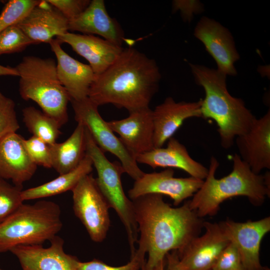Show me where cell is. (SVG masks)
<instances>
[{
    "label": "cell",
    "instance_id": "cell-1",
    "mask_svg": "<svg viewBox=\"0 0 270 270\" xmlns=\"http://www.w3.org/2000/svg\"><path fill=\"white\" fill-rule=\"evenodd\" d=\"M140 237L137 249L148 253L142 270H152L166 261L170 251H179L203 228L202 218L189 206L188 201L172 208L161 194H151L132 200Z\"/></svg>",
    "mask_w": 270,
    "mask_h": 270
},
{
    "label": "cell",
    "instance_id": "cell-2",
    "mask_svg": "<svg viewBox=\"0 0 270 270\" xmlns=\"http://www.w3.org/2000/svg\"><path fill=\"white\" fill-rule=\"evenodd\" d=\"M160 78L154 60L134 48H124L111 66L95 76L88 98L98 106L112 104L130 112L149 108Z\"/></svg>",
    "mask_w": 270,
    "mask_h": 270
},
{
    "label": "cell",
    "instance_id": "cell-3",
    "mask_svg": "<svg viewBox=\"0 0 270 270\" xmlns=\"http://www.w3.org/2000/svg\"><path fill=\"white\" fill-rule=\"evenodd\" d=\"M232 172L216 178L215 174L219 166L217 159L212 156L207 176L200 189L188 200L190 208L200 218L215 215L220 204L226 200L238 196L246 197L252 204L259 206L270 196V174H256L240 158L232 157Z\"/></svg>",
    "mask_w": 270,
    "mask_h": 270
},
{
    "label": "cell",
    "instance_id": "cell-4",
    "mask_svg": "<svg viewBox=\"0 0 270 270\" xmlns=\"http://www.w3.org/2000/svg\"><path fill=\"white\" fill-rule=\"evenodd\" d=\"M190 66L196 82L205 92L200 108L202 118L215 122L221 146L230 148L236 137L246 133L256 118L241 98L229 93L226 76L204 66L190 64Z\"/></svg>",
    "mask_w": 270,
    "mask_h": 270
},
{
    "label": "cell",
    "instance_id": "cell-5",
    "mask_svg": "<svg viewBox=\"0 0 270 270\" xmlns=\"http://www.w3.org/2000/svg\"><path fill=\"white\" fill-rule=\"evenodd\" d=\"M14 68L20 77L21 98L36 102L61 126L66 124L70 98L58 79L54 60L26 56Z\"/></svg>",
    "mask_w": 270,
    "mask_h": 270
},
{
    "label": "cell",
    "instance_id": "cell-6",
    "mask_svg": "<svg viewBox=\"0 0 270 270\" xmlns=\"http://www.w3.org/2000/svg\"><path fill=\"white\" fill-rule=\"evenodd\" d=\"M61 210L54 202L40 200L24 203L0 223V252L20 245L42 244L60 230Z\"/></svg>",
    "mask_w": 270,
    "mask_h": 270
},
{
    "label": "cell",
    "instance_id": "cell-7",
    "mask_svg": "<svg viewBox=\"0 0 270 270\" xmlns=\"http://www.w3.org/2000/svg\"><path fill=\"white\" fill-rule=\"evenodd\" d=\"M86 154L94 166L98 186L110 208L117 213L123 224L128 236L131 255L136 250L138 228L132 202L126 196L122 186L121 176L124 172L120 162H110L92 139L86 128Z\"/></svg>",
    "mask_w": 270,
    "mask_h": 270
},
{
    "label": "cell",
    "instance_id": "cell-8",
    "mask_svg": "<svg viewBox=\"0 0 270 270\" xmlns=\"http://www.w3.org/2000/svg\"><path fill=\"white\" fill-rule=\"evenodd\" d=\"M78 123L82 124L92 139L104 152H109L120 161L124 172L134 180L144 174L139 168L136 156L123 144L100 115L98 106L87 97L80 100H70Z\"/></svg>",
    "mask_w": 270,
    "mask_h": 270
},
{
    "label": "cell",
    "instance_id": "cell-9",
    "mask_svg": "<svg viewBox=\"0 0 270 270\" xmlns=\"http://www.w3.org/2000/svg\"><path fill=\"white\" fill-rule=\"evenodd\" d=\"M73 210L91 240L103 241L110 226L108 202L100 192L96 178L90 174L83 177L72 190Z\"/></svg>",
    "mask_w": 270,
    "mask_h": 270
},
{
    "label": "cell",
    "instance_id": "cell-10",
    "mask_svg": "<svg viewBox=\"0 0 270 270\" xmlns=\"http://www.w3.org/2000/svg\"><path fill=\"white\" fill-rule=\"evenodd\" d=\"M237 248L245 270H270L261 265L260 250L263 237L270 231V217L244 222L226 220L219 223Z\"/></svg>",
    "mask_w": 270,
    "mask_h": 270
},
{
    "label": "cell",
    "instance_id": "cell-11",
    "mask_svg": "<svg viewBox=\"0 0 270 270\" xmlns=\"http://www.w3.org/2000/svg\"><path fill=\"white\" fill-rule=\"evenodd\" d=\"M206 231L176 251L184 270H211L223 250L230 243L219 223L204 222Z\"/></svg>",
    "mask_w": 270,
    "mask_h": 270
},
{
    "label": "cell",
    "instance_id": "cell-12",
    "mask_svg": "<svg viewBox=\"0 0 270 270\" xmlns=\"http://www.w3.org/2000/svg\"><path fill=\"white\" fill-rule=\"evenodd\" d=\"M172 168H167L160 172L144 173L134 181L128 192L130 200L146 194H159L170 196L174 206L192 197L202 186L204 180L192 176L175 178Z\"/></svg>",
    "mask_w": 270,
    "mask_h": 270
},
{
    "label": "cell",
    "instance_id": "cell-13",
    "mask_svg": "<svg viewBox=\"0 0 270 270\" xmlns=\"http://www.w3.org/2000/svg\"><path fill=\"white\" fill-rule=\"evenodd\" d=\"M194 35L214 58L218 68L226 76H235L234 63L240 58L232 36L219 22L203 16L197 24Z\"/></svg>",
    "mask_w": 270,
    "mask_h": 270
},
{
    "label": "cell",
    "instance_id": "cell-14",
    "mask_svg": "<svg viewBox=\"0 0 270 270\" xmlns=\"http://www.w3.org/2000/svg\"><path fill=\"white\" fill-rule=\"evenodd\" d=\"M50 245H20L10 250L19 260L22 270H76L80 261L76 256L66 254L64 240L56 236Z\"/></svg>",
    "mask_w": 270,
    "mask_h": 270
},
{
    "label": "cell",
    "instance_id": "cell-15",
    "mask_svg": "<svg viewBox=\"0 0 270 270\" xmlns=\"http://www.w3.org/2000/svg\"><path fill=\"white\" fill-rule=\"evenodd\" d=\"M240 158L252 172L270 168V111L256 118L249 130L235 138Z\"/></svg>",
    "mask_w": 270,
    "mask_h": 270
},
{
    "label": "cell",
    "instance_id": "cell-16",
    "mask_svg": "<svg viewBox=\"0 0 270 270\" xmlns=\"http://www.w3.org/2000/svg\"><path fill=\"white\" fill-rule=\"evenodd\" d=\"M202 99L194 102H176L172 98L168 97L157 106L152 110L154 148L162 147L185 120L194 117L202 118Z\"/></svg>",
    "mask_w": 270,
    "mask_h": 270
},
{
    "label": "cell",
    "instance_id": "cell-17",
    "mask_svg": "<svg viewBox=\"0 0 270 270\" xmlns=\"http://www.w3.org/2000/svg\"><path fill=\"white\" fill-rule=\"evenodd\" d=\"M123 119L107 122L126 147L136 157L154 148L152 110L146 108L129 112Z\"/></svg>",
    "mask_w": 270,
    "mask_h": 270
},
{
    "label": "cell",
    "instance_id": "cell-18",
    "mask_svg": "<svg viewBox=\"0 0 270 270\" xmlns=\"http://www.w3.org/2000/svg\"><path fill=\"white\" fill-rule=\"evenodd\" d=\"M68 20L46 0L33 8L16 25L34 44L50 43L68 32Z\"/></svg>",
    "mask_w": 270,
    "mask_h": 270
},
{
    "label": "cell",
    "instance_id": "cell-19",
    "mask_svg": "<svg viewBox=\"0 0 270 270\" xmlns=\"http://www.w3.org/2000/svg\"><path fill=\"white\" fill-rule=\"evenodd\" d=\"M56 38L61 44H68L75 52L86 60L96 75L111 66L124 50L122 46L94 35L67 32Z\"/></svg>",
    "mask_w": 270,
    "mask_h": 270
},
{
    "label": "cell",
    "instance_id": "cell-20",
    "mask_svg": "<svg viewBox=\"0 0 270 270\" xmlns=\"http://www.w3.org/2000/svg\"><path fill=\"white\" fill-rule=\"evenodd\" d=\"M24 140L16 132L0 141V178L10 180L14 186L22 188L38 166L29 156Z\"/></svg>",
    "mask_w": 270,
    "mask_h": 270
},
{
    "label": "cell",
    "instance_id": "cell-21",
    "mask_svg": "<svg viewBox=\"0 0 270 270\" xmlns=\"http://www.w3.org/2000/svg\"><path fill=\"white\" fill-rule=\"evenodd\" d=\"M56 58L58 79L69 94L70 100H80L88 97L90 86L96 74L89 64L74 58L62 48L54 38L49 43Z\"/></svg>",
    "mask_w": 270,
    "mask_h": 270
},
{
    "label": "cell",
    "instance_id": "cell-22",
    "mask_svg": "<svg viewBox=\"0 0 270 270\" xmlns=\"http://www.w3.org/2000/svg\"><path fill=\"white\" fill-rule=\"evenodd\" d=\"M136 158L138 163L146 164L152 168H179L190 176L202 180L208 173V168L194 160L186 147L174 137L168 140L166 148H154L137 155Z\"/></svg>",
    "mask_w": 270,
    "mask_h": 270
},
{
    "label": "cell",
    "instance_id": "cell-23",
    "mask_svg": "<svg viewBox=\"0 0 270 270\" xmlns=\"http://www.w3.org/2000/svg\"><path fill=\"white\" fill-rule=\"evenodd\" d=\"M68 30L86 34H97L122 46L124 40L122 28L116 19L110 16L104 0H92L85 10L68 20Z\"/></svg>",
    "mask_w": 270,
    "mask_h": 270
},
{
    "label": "cell",
    "instance_id": "cell-24",
    "mask_svg": "<svg viewBox=\"0 0 270 270\" xmlns=\"http://www.w3.org/2000/svg\"><path fill=\"white\" fill-rule=\"evenodd\" d=\"M52 168L59 174L76 168L86 155V128L78 124L70 136L64 142L50 144Z\"/></svg>",
    "mask_w": 270,
    "mask_h": 270
},
{
    "label": "cell",
    "instance_id": "cell-25",
    "mask_svg": "<svg viewBox=\"0 0 270 270\" xmlns=\"http://www.w3.org/2000/svg\"><path fill=\"white\" fill-rule=\"evenodd\" d=\"M92 166L90 158L86 154L74 170L40 186L22 190V200L42 198L72 190L83 177L90 174Z\"/></svg>",
    "mask_w": 270,
    "mask_h": 270
},
{
    "label": "cell",
    "instance_id": "cell-26",
    "mask_svg": "<svg viewBox=\"0 0 270 270\" xmlns=\"http://www.w3.org/2000/svg\"><path fill=\"white\" fill-rule=\"evenodd\" d=\"M23 122L28 130L48 144L56 142L62 126L54 118L32 106L22 110Z\"/></svg>",
    "mask_w": 270,
    "mask_h": 270
},
{
    "label": "cell",
    "instance_id": "cell-27",
    "mask_svg": "<svg viewBox=\"0 0 270 270\" xmlns=\"http://www.w3.org/2000/svg\"><path fill=\"white\" fill-rule=\"evenodd\" d=\"M41 0H10L0 14V33L8 28L16 24Z\"/></svg>",
    "mask_w": 270,
    "mask_h": 270
},
{
    "label": "cell",
    "instance_id": "cell-28",
    "mask_svg": "<svg viewBox=\"0 0 270 270\" xmlns=\"http://www.w3.org/2000/svg\"><path fill=\"white\" fill-rule=\"evenodd\" d=\"M22 188L11 185L0 178V223L23 204Z\"/></svg>",
    "mask_w": 270,
    "mask_h": 270
},
{
    "label": "cell",
    "instance_id": "cell-29",
    "mask_svg": "<svg viewBox=\"0 0 270 270\" xmlns=\"http://www.w3.org/2000/svg\"><path fill=\"white\" fill-rule=\"evenodd\" d=\"M34 42L16 24L0 33V56L22 52Z\"/></svg>",
    "mask_w": 270,
    "mask_h": 270
},
{
    "label": "cell",
    "instance_id": "cell-30",
    "mask_svg": "<svg viewBox=\"0 0 270 270\" xmlns=\"http://www.w3.org/2000/svg\"><path fill=\"white\" fill-rule=\"evenodd\" d=\"M20 127L14 102L0 92V141L16 133Z\"/></svg>",
    "mask_w": 270,
    "mask_h": 270
},
{
    "label": "cell",
    "instance_id": "cell-31",
    "mask_svg": "<svg viewBox=\"0 0 270 270\" xmlns=\"http://www.w3.org/2000/svg\"><path fill=\"white\" fill-rule=\"evenodd\" d=\"M145 254L136 249L131 256L130 261L120 266H112L97 259L86 262H78L76 270H142L145 263Z\"/></svg>",
    "mask_w": 270,
    "mask_h": 270
},
{
    "label": "cell",
    "instance_id": "cell-32",
    "mask_svg": "<svg viewBox=\"0 0 270 270\" xmlns=\"http://www.w3.org/2000/svg\"><path fill=\"white\" fill-rule=\"evenodd\" d=\"M24 144L29 156L37 166L52 168L50 144L32 136L24 139Z\"/></svg>",
    "mask_w": 270,
    "mask_h": 270
},
{
    "label": "cell",
    "instance_id": "cell-33",
    "mask_svg": "<svg viewBox=\"0 0 270 270\" xmlns=\"http://www.w3.org/2000/svg\"><path fill=\"white\" fill-rule=\"evenodd\" d=\"M212 270H245L240 254L230 242L223 250Z\"/></svg>",
    "mask_w": 270,
    "mask_h": 270
},
{
    "label": "cell",
    "instance_id": "cell-34",
    "mask_svg": "<svg viewBox=\"0 0 270 270\" xmlns=\"http://www.w3.org/2000/svg\"><path fill=\"white\" fill-rule=\"evenodd\" d=\"M58 10L68 20L83 12L89 5L90 0H46Z\"/></svg>",
    "mask_w": 270,
    "mask_h": 270
},
{
    "label": "cell",
    "instance_id": "cell-35",
    "mask_svg": "<svg viewBox=\"0 0 270 270\" xmlns=\"http://www.w3.org/2000/svg\"><path fill=\"white\" fill-rule=\"evenodd\" d=\"M166 270H184L181 265L176 250L168 252L166 256Z\"/></svg>",
    "mask_w": 270,
    "mask_h": 270
},
{
    "label": "cell",
    "instance_id": "cell-36",
    "mask_svg": "<svg viewBox=\"0 0 270 270\" xmlns=\"http://www.w3.org/2000/svg\"><path fill=\"white\" fill-rule=\"evenodd\" d=\"M18 76V74L14 68L0 64V76Z\"/></svg>",
    "mask_w": 270,
    "mask_h": 270
},
{
    "label": "cell",
    "instance_id": "cell-37",
    "mask_svg": "<svg viewBox=\"0 0 270 270\" xmlns=\"http://www.w3.org/2000/svg\"><path fill=\"white\" fill-rule=\"evenodd\" d=\"M166 261L164 262L152 270H166L165 268Z\"/></svg>",
    "mask_w": 270,
    "mask_h": 270
},
{
    "label": "cell",
    "instance_id": "cell-38",
    "mask_svg": "<svg viewBox=\"0 0 270 270\" xmlns=\"http://www.w3.org/2000/svg\"><path fill=\"white\" fill-rule=\"evenodd\" d=\"M0 270H3L2 269V268H0Z\"/></svg>",
    "mask_w": 270,
    "mask_h": 270
},
{
    "label": "cell",
    "instance_id": "cell-39",
    "mask_svg": "<svg viewBox=\"0 0 270 270\" xmlns=\"http://www.w3.org/2000/svg\"></svg>",
    "mask_w": 270,
    "mask_h": 270
}]
</instances>
